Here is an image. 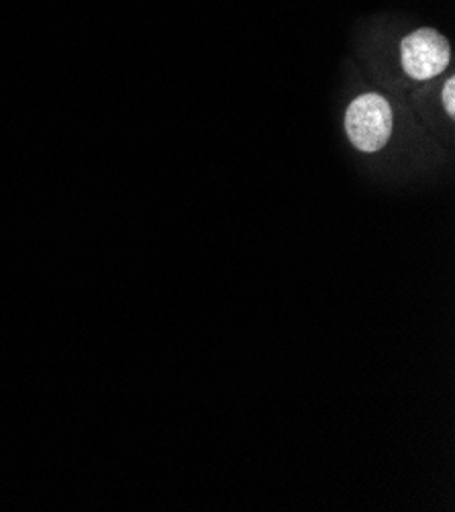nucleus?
Masks as SVG:
<instances>
[{"label": "nucleus", "instance_id": "obj_1", "mask_svg": "<svg viewBox=\"0 0 455 512\" xmlns=\"http://www.w3.org/2000/svg\"><path fill=\"white\" fill-rule=\"evenodd\" d=\"M345 129L351 143L372 153L386 145L392 133V109L380 94H364L351 102L345 115Z\"/></svg>", "mask_w": 455, "mask_h": 512}, {"label": "nucleus", "instance_id": "obj_2", "mask_svg": "<svg viewBox=\"0 0 455 512\" xmlns=\"http://www.w3.org/2000/svg\"><path fill=\"white\" fill-rule=\"evenodd\" d=\"M400 51L402 68L413 80H431L449 64V43L433 29H421L404 37Z\"/></svg>", "mask_w": 455, "mask_h": 512}, {"label": "nucleus", "instance_id": "obj_3", "mask_svg": "<svg viewBox=\"0 0 455 512\" xmlns=\"http://www.w3.org/2000/svg\"><path fill=\"white\" fill-rule=\"evenodd\" d=\"M453 92H455V80H447L445 88H443V100H445V109L447 113L453 117L455 115V100H453Z\"/></svg>", "mask_w": 455, "mask_h": 512}]
</instances>
